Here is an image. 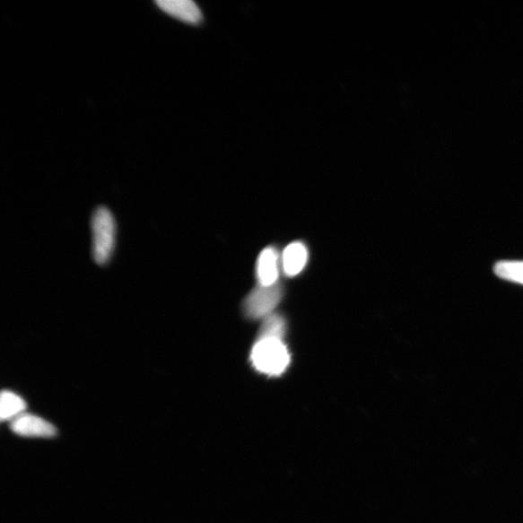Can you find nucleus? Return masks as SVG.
<instances>
[{"mask_svg": "<svg viewBox=\"0 0 523 523\" xmlns=\"http://www.w3.org/2000/svg\"><path fill=\"white\" fill-rule=\"evenodd\" d=\"M494 273L506 281L523 284V261H501L494 266Z\"/></svg>", "mask_w": 523, "mask_h": 523, "instance_id": "obj_9", "label": "nucleus"}, {"mask_svg": "<svg viewBox=\"0 0 523 523\" xmlns=\"http://www.w3.org/2000/svg\"><path fill=\"white\" fill-rule=\"evenodd\" d=\"M283 297L282 286L277 283L272 286L255 288L248 296L243 309L249 318L258 319L270 316Z\"/></svg>", "mask_w": 523, "mask_h": 523, "instance_id": "obj_3", "label": "nucleus"}, {"mask_svg": "<svg viewBox=\"0 0 523 523\" xmlns=\"http://www.w3.org/2000/svg\"><path fill=\"white\" fill-rule=\"evenodd\" d=\"M156 4L167 14L188 23L197 24L203 19L199 6L192 0H157Z\"/></svg>", "mask_w": 523, "mask_h": 523, "instance_id": "obj_5", "label": "nucleus"}, {"mask_svg": "<svg viewBox=\"0 0 523 523\" xmlns=\"http://www.w3.org/2000/svg\"><path fill=\"white\" fill-rule=\"evenodd\" d=\"M93 258L99 265L106 264L112 257L116 240V222L111 212L104 206L97 209L92 222Z\"/></svg>", "mask_w": 523, "mask_h": 523, "instance_id": "obj_2", "label": "nucleus"}, {"mask_svg": "<svg viewBox=\"0 0 523 523\" xmlns=\"http://www.w3.org/2000/svg\"><path fill=\"white\" fill-rule=\"evenodd\" d=\"M286 333V322L281 315L275 314L267 316L265 320L258 339L260 338H275L284 337Z\"/></svg>", "mask_w": 523, "mask_h": 523, "instance_id": "obj_10", "label": "nucleus"}, {"mask_svg": "<svg viewBox=\"0 0 523 523\" xmlns=\"http://www.w3.org/2000/svg\"><path fill=\"white\" fill-rule=\"evenodd\" d=\"M309 253L301 242H293L289 245L283 255V271L288 276H296L306 266Z\"/></svg>", "mask_w": 523, "mask_h": 523, "instance_id": "obj_7", "label": "nucleus"}, {"mask_svg": "<svg viewBox=\"0 0 523 523\" xmlns=\"http://www.w3.org/2000/svg\"><path fill=\"white\" fill-rule=\"evenodd\" d=\"M290 360L289 351L281 339H257L251 352L255 369L270 376L283 374L287 370Z\"/></svg>", "mask_w": 523, "mask_h": 523, "instance_id": "obj_1", "label": "nucleus"}, {"mask_svg": "<svg viewBox=\"0 0 523 523\" xmlns=\"http://www.w3.org/2000/svg\"><path fill=\"white\" fill-rule=\"evenodd\" d=\"M11 431L30 438H53L57 434L54 424L27 413L11 422Z\"/></svg>", "mask_w": 523, "mask_h": 523, "instance_id": "obj_4", "label": "nucleus"}, {"mask_svg": "<svg viewBox=\"0 0 523 523\" xmlns=\"http://www.w3.org/2000/svg\"><path fill=\"white\" fill-rule=\"evenodd\" d=\"M27 409L26 401L10 391H4L0 397V418L2 421H13L23 414Z\"/></svg>", "mask_w": 523, "mask_h": 523, "instance_id": "obj_8", "label": "nucleus"}, {"mask_svg": "<svg viewBox=\"0 0 523 523\" xmlns=\"http://www.w3.org/2000/svg\"><path fill=\"white\" fill-rule=\"evenodd\" d=\"M278 259V253L274 248H267L262 251L257 264V277L260 285L272 286L277 283Z\"/></svg>", "mask_w": 523, "mask_h": 523, "instance_id": "obj_6", "label": "nucleus"}]
</instances>
